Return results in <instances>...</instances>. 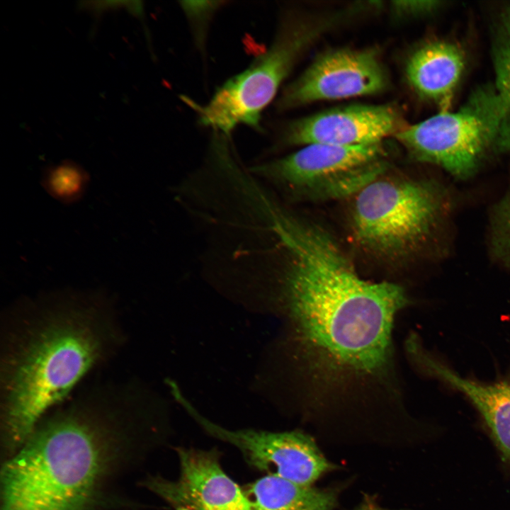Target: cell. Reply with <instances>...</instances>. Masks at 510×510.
Segmentation results:
<instances>
[{
	"label": "cell",
	"mask_w": 510,
	"mask_h": 510,
	"mask_svg": "<svg viewBox=\"0 0 510 510\" xmlns=\"http://www.w3.org/2000/svg\"><path fill=\"white\" fill-rule=\"evenodd\" d=\"M405 350L409 361L421 373L442 381L470 401L502 458L510 464V380L487 383L463 378L433 356L414 334L406 341Z\"/></svg>",
	"instance_id": "obj_12"
},
{
	"label": "cell",
	"mask_w": 510,
	"mask_h": 510,
	"mask_svg": "<svg viewBox=\"0 0 510 510\" xmlns=\"http://www.w3.org/2000/svg\"><path fill=\"white\" fill-rule=\"evenodd\" d=\"M221 1H182L181 6L195 29L199 42L203 38L204 29Z\"/></svg>",
	"instance_id": "obj_18"
},
{
	"label": "cell",
	"mask_w": 510,
	"mask_h": 510,
	"mask_svg": "<svg viewBox=\"0 0 510 510\" xmlns=\"http://www.w3.org/2000/svg\"><path fill=\"white\" fill-rule=\"evenodd\" d=\"M352 238L369 256L390 264L421 255L449 217L453 198L428 179L380 176L355 195Z\"/></svg>",
	"instance_id": "obj_4"
},
{
	"label": "cell",
	"mask_w": 510,
	"mask_h": 510,
	"mask_svg": "<svg viewBox=\"0 0 510 510\" xmlns=\"http://www.w3.org/2000/svg\"><path fill=\"white\" fill-rule=\"evenodd\" d=\"M467 64L463 47L446 39L428 40L416 47L406 62L405 76L421 99L448 110Z\"/></svg>",
	"instance_id": "obj_13"
},
{
	"label": "cell",
	"mask_w": 510,
	"mask_h": 510,
	"mask_svg": "<svg viewBox=\"0 0 510 510\" xmlns=\"http://www.w3.org/2000/svg\"><path fill=\"white\" fill-rule=\"evenodd\" d=\"M357 510H385V509L380 507L378 504H376L373 499H371L370 497H367L366 499H365L363 500L362 504L357 509Z\"/></svg>",
	"instance_id": "obj_20"
},
{
	"label": "cell",
	"mask_w": 510,
	"mask_h": 510,
	"mask_svg": "<svg viewBox=\"0 0 510 510\" xmlns=\"http://www.w3.org/2000/svg\"><path fill=\"white\" fill-rule=\"evenodd\" d=\"M489 243L493 259L510 269V180L504 196L492 210Z\"/></svg>",
	"instance_id": "obj_16"
},
{
	"label": "cell",
	"mask_w": 510,
	"mask_h": 510,
	"mask_svg": "<svg viewBox=\"0 0 510 510\" xmlns=\"http://www.w3.org/2000/svg\"><path fill=\"white\" fill-rule=\"evenodd\" d=\"M395 136L414 160L465 180L510 152V112L494 87H482L458 110H442Z\"/></svg>",
	"instance_id": "obj_5"
},
{
	"label": "cell",
	"mask_w": 510,
	"mask_h": 510,
	"mask_svg": "<svg viewBox=\"0 0 510 510\" xmlns=\"http://www.w3.org/2000/svg\"><path fill=\"white\" fill-rule=\"evenodd\" d=\"M345 16L346 11H341L317 18L290 13L283 17L266 51L244 71L227 80L208 103L197 108L200 123L230 136L238 125L261 130L264 110L299 58Z\"/></svg>",
	"instance_id": "obj_6"
},
{
	"label": "cell",
	"mask_w": 510,
	"mask_h": 510,
	"mask_svg": "<svg viewBox=\"0 0 510 510\" xmlns=\"http://www.w3.org/2000/svg\"><path fill=\"white\" fill-rule=\"evenodd\" d=\"M87 183L85 171L69 162L51 168L45 178V187L55 198L72 202L84 192Z\"/></svg>",
	"instance_id": "obj_17"
},
{
	"label": "cell",
	"mask_w": 510,
	"mask_h": 510,
	"mask_svg": "<svg viewBox=\"0 0 510 510\" xmlns=\"http://www.w3.org/2000/svg\"><path fill=\"white\" fill-rule=\"evenodd\" d=\"M385 153L382 143L310 144L248 169L260 181L293 198L335 200L354 196L382 176L387 167Z\"/></svg>",
	"instance_id": "obj_7"
},
{
	"label": "cell",
	"mask_w": 510,
	"mask_h": 510,
	"mask_svg": "<svg viewBox=\"0 0 510 510\" xmlns=\"http://www.w3.org/2000/svg\"><path fill=\"white\" fill-rule=\"evenodd\" d=\"M387 85V74L375 50L335 49L318 56L290 83L276 107L285 110L315 101L373 95Z\"/></svg>",
	"instance_id": "obj_8"
},
{
	"label": "cell",
	"mask_w": 510,
	"mask_h": 510,
	"mask_svg": "<svg viewBox=\"0 0 510 510\" xmlns=\"http://www.w3.org/2000/svg\"><path fill=\"white\" fill-rule=\"evenodd\" d=\"M127 340L117 307L101 293L58 290L8 306L0 323V426L7 457Z\"/></svg>",
	"instance_id": "obj_3"
},
{
	"label": "cell",
	"mask_w": 510,
	"mask_h": 510,
	"mask_svg": "<svg viewBox=\"0 0 510 510\" xmlns=\"http://www.w3.org/2000/svg\"><path fill=\"white\" fill-rule=\"evenodd\" d=\"M178 455L176 480L150 476L143 487L174 510H254L245 492L222 469L217 453L180 448Z\"/></svg>",
	"instance_id": "obj_10"
},
{
	"label": "cell",
	"mask_w": 510,
	"mask_h": 510,
	"mask_svg": "<svg viewBox=\"0 0 510 510\" xmlns=\"http://www.w3.org/2000/svg\"><path fill=\"white\" fill-rule=\"evenodd\" d=\"M438 1H398L392 2V11L399 18L430 13L440 6Z\"/></svg>",
	"instance_id": "obj_19"
},
{
	"label": "cell",
	"mask_w": 510,
	"mask_h": 510,
	"mask_svg": "<svg viewBox=\"0 0 510 510\" xmlns=\"http://www.w3.org/2000/svg\"><path fill=\"white\" fill-rule=\"evenodd\" d=\"M492 45L494 89L510 112V6L497 17Z\"/></svg>",
	"instance_id": "obj_15"
},
{
	"label": "cell",
	"mask_w": 510,
	"mask_h": 510,
	"mask_svg": "<svg viewBox=\"0 0 510 510\" xmlns=\"http://www.w3.org/2000/svg\"><path fill=\"white\" fill-rule=\"evenodd\" d=\"M144 391L98 380L50 410L2 465L0 510H96L154 434Z\"/></svg>",
	"instance_id": "obj_2"
},
{
	"label": "cell",
	"mask_w": 510,
	"mask_h": 510,
	"mask_svg": "<svg viewBox=\"0 0 510 510\" xmlns=\"http://www.w3.org/2000/svg\"><path fill=\"white\" fill-rule=\"evenodd\" d=\"M399 111L391 105L352 104L293 121L283 132L288 144L356 146L382 143L402 128Z\"/></svg>",
	"instance_id": "obj_11"
},
{
	"label": "cell",
	"mask_w": 510,
	"mask_h": 510,
	"mask_svg": "<svg viewBox=\"0 0 510 510\" xmlns=\"http://www.w3.org/2000/svg\"><path fill=\"white\" fill-rule=\"evenodd\" d=\"M254 510H332L335 494L266 475L244 490Z\"/></svg>",
	"instance_id": "obj_14"
},
{
	"label": "cell",
	"mask_w": 510,
	"mask_h": 510,
	"mask_svg": "<svg viewBox=\"0 0 510 510\" xmlns=\"http://www.w3.org/2000/svg\"><path fill=\"white\" fill-rule=\"evenodd\" d=\"M284 314L300 402L312 416L402 414L392 339L409 299L400 285L363 278L322 227L299 221L264 261Z\"/></svg>",
	"instance_id": "obj_1"
},
{
	"label": "cell",
	"mask_w": 510,
	"mask_h": 510,
	"mask_svg": "<svg viewBox=\"0 0 510 510\" xmlns=\"http://www.w3.org/2000/svg\"><path fill=\"white\" fill-rule=\"evenodd\" d=\"M189 414L209 434L235 447L249 465L266 475L311 487L330 468L313 439L302 432L230 430L208 420L194 408Z\"/></svg>",
	"instance_id": "obj_9"
}]
</instances>
